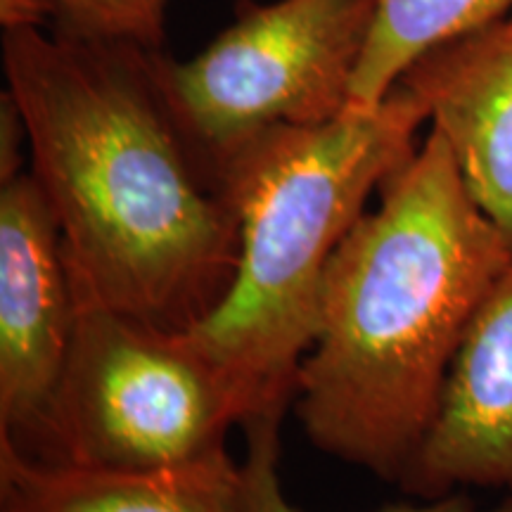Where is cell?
I'll use <instances>...</instances> for the list:
<instances>
[{
	"instance_id": "cell-1",
	"label": "cell",
	"mask_w": 512,
	"mask_h": 512,
	"mask_svg": "<svg viewBox=\"0 0 512 512\" xmlns=\"http://www.w3.org/2000/svg\"><path fill=\"white\" fill-rule=\"evenodd\" d=\"M159 50L64 31L3 38L8 91L60 228L76 299L190 330L238 266V223L178 124Z\"/></svg>"
},
{
	"instance_id": "cell-2",
	"label": "cell",
	"mask_w": 512,
	"mask_h": 512,
	"mask_svg": "<svg viewBox=\"0 0 512 512\" xmlns=\"http://www.w3.org/2000/svg\"><path fill=\"white\" fill-rule=\"evenodd\" d=\"M377 192L325 271L292 399L313 446L399 484L512 240L434 128Z\"/></svg>"
},
{
	"instance_id": "cell-3",
	"label": "cell",
	"mask_w": 512,
	"mask_h": 512,
	"mask_svg": "<svg viewBox=\"0 0 512 512\" xmlns=\"http://www.w3.org/2000/svg\"><path fill=\"white\" fill-rule=\"evenodd\" d=\"M425 121L418 98L396 83L377 107L264 128L211 159L238 223V266L188 335L238 389L247 418L292 401L332 254L368 197L418 150Z\"/></svg>"
},
{
	"instance_id": "cell-4",
	"label": "cell",
	"mask_w": 512,
	"mask_h": 512,
	"mask_svg": "<svg viewBox=\"0 0 512 512\" xmlns=\"http://www.w3.org/2000/svg\"><path fill=\"white\" fill-rule=\"evenodd\" d=\"M247 408L188 330L76 299V325L41 460L157 470L228 451Z\"/></svg>"
},
{
	"instance_id": "cell-5",
	"label": "cell",
	"mask_w": 512,
	"mask_h": 512,
	"mask_svg": "<svg viewBox=\"0 0 512 512\" xmlns=\"http://www.w3.org/2000/svg\"><path fill=\"white\" fill-rule=\"evenodd\" d=\"M375 10L377 0L245 5L190 60H171L159 50L166 100L209 166L264 128L323 124L347 112Z\"/></svg>"
},
{
	"instance_id": "cell-6",
	"label": "cell",
	"mask_w": 512,
	"mask_h": 512,
	"mask_svg": "<svg viewBox=\"0 0 512 512\" xmlns=\"http://www.w3.org/2000/svg\"><path fill=\"white\" fill-rule=\"evenodd\" d=\"M76 325L60 228L31 171L0 185V437L41 458Z\"/></svg>"
},
{
	"instance_id": "cell-7",
	"label": "cell",
	"mask_w": 512,
	"mask_h": 512,
	"mask_svg": "<svg viewBox=\"0 0 512 512\" xmlns=\"http://www.w3.org/2000/svg\"><path fill=\"white\" fill-rule=\"evenodd\" d=\"M399 486L413 498L465 489L512 496V259L460 342L439 411Z\"/></svg>"
},
{
	"instance_id": "cell-8",
	"label": "cell",
	"mask_w": 512,
	"mask_h": 512,
	"mask_svg": "<svg viewBox=\"0 0 512 512\" xmlns=\"http://www.w3.org/2000/svg\"><path fill=\"white\" fill-rule=\"evenodd\" d=\"M479 207L512 240V12L430 50L401 76Z\"/></svg>"
},
{
	"instance_id": "cell-9",
	"label": "cell",
	"mask_w": 512,
	"mask_h": 512,
	"mask_svg": "<svg viewBox=\"0 0 512 512\" xmlns=\"http://www.w3.org/2000/svg\"><path fill=\"white\" fill-rule=\"evenodd\" d=\"M0 512H245L228 451L157 470L31 458L0 437Z\"/></svg>"
},
{
	"instance_id": "cell-10",
	"label": "cell",
	"mask_w": 512,
	"mask_h": 512,
	"mask_svg": "<svg viewBox=\"0 0 512 512\" xmlns=\"http://www.w3.org/2000/svg\"><path fill=\"white\" fill-rule=\"evenodd\" d=\"M508 12L512 0H377L349 107H377L422 55Z\"/></svg>"
},
{
	"instance_id": "cell-11",
	"label": "cell",
	"mask_w": 512,
	"mask_h": 512,
	"mask_svg": "<svg viewBox=\"0 0 512 512\" xmlns=\"http://www.w3.org/2000/svg\"><path fill=\"white\" fill-rule=\"evenodd\" d=\"M285 411H264L242 422L247 434V456L240 463L242 510L245 512H302L287 501L278 472V430ZM420 503L387 505L380 512H512V496L479 508L465 491L439 498H418Z\"/></svg>"
},
{
	"instance_id": "cell-12",
	"label": "cell",
	"mask_w": 512,
	"mask_h": 512,
	"mask_svg": "<svg viewBox=\"0 0 512 512\" xmlns=\"http://www.w3.org/2000/svg\"><path fill=\"white\" fill-rule=\"evenodd\" d=\"M171 0H46L50 29L88 41L162 50Z\"/></svg>"
},
{
	"instance_id": "cell-13",
	"label": "cell",
	"mask_w": 512,
	"mask_h": 512,
	"mask_svg": "<svg viewBox=\"0 0 512 512\" xmlns=\"http://www.w3.org/2000/svg\"><path fill=\"white\" fill-rule=\"evenodd\" d=\"M24 138H27V126H24L22 112H19L12 95L3 91V98H0V183L22 174L19 147H22Z\"/></svg>"
}]
</instances>
